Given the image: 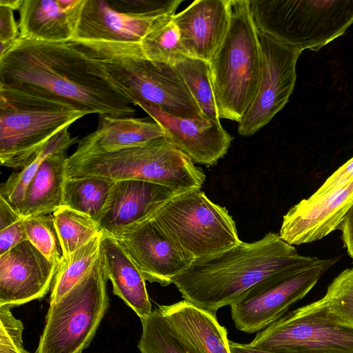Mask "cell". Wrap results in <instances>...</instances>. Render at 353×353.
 <instances>
[{"instance_id": "d6986e66", "label": "cell", "mask_w": 353, "mask_h": 353, "mask_svg": "<svg viewBox=\"0 0 353 353\" xmlns=\"http://www.w3.org/2000/svg\"><path fill=\"white\" fill-rule=\"evenodd\" d=\"M174 194L165 186L144 181H114L97 223L103 234H110L147 219Z\"/></svg>"}, {"instance_id": "8fae6325", "label": "cell", "mask_w": 353, "mask_h": 353, "mask_svg": "<svg viewBox=\"0 0 353 353\" xmlns=\"http://www.w3.org/2000/svg\"><path fill=\"white\" fill-rule=\"evenodd\" d=\"M339 259H318L297 272L273 276L261 282L230 305L235 327L252 334L277 321L302 299Z\"/></svg>"}, {"instance_id": "44dd1931", "label": "cell", "mask_w": 353, "mask_h": 353, "mask_svg": "<svg viewBox=\"0 0 353 353\" xmlns=\"http://www.w3.org/2000/svg\"><path fill=\"white\" fill-rule=\"evenodd\" d=\"M158 309L170 328L192 353H231L227 330L215 315L184 299Z\"/></svg>"}, {"instance_id": "1f68e13d", "label": "cell", "mask_w": 353, "mask_h": 353, "mask_svg": "<svg viewBox=\"0 0 353 353\" xmlns=\"http://www.w3.org/2000/svg\"><path fill=\"white\" fill-rule=\"evenodd\" d=\"M321 299L332 321L353 328V268L341 272Z\"/></svg>"}, {"instance_id": "ac0fdd59", "label": "cell", "mask_w": 353, "mask_h": 353, "mask_svg": "<svg viewBox=\"0 0 353 353\" xmlns=\"http://www.w3.org/2000/svg\"><path fill=\"white\" fill-rule=\"evenodd\" d=\"M172 19L183 54L209 63L229 28L230 0H196Z\"/></svg>"}, {"instance_id": "d6a6232c", "label": "cell", "mask_w": 353, "mask_h": 353, "mask_svg": "<svg viewBox=\"0 0 353 353\" xmlns=\"http://www.w3.org/2000/svg\"><path fill=\"white\" fill-rule=\"evenodd\" d=\"M28 240L48 259L60 263L63 256L52 214L25 218Z\"/></svg>"}, {"instance_id": "f1b7e54d", "label": "cell", "mask_w": 353, "mask_h": 353, "mask_svg": "<svg viewBox=\"0 0 353 353\" xmlns=\"http://www.w3.org/2000/svg\"><path fill=\"white\" fill-rule=\"evenodd\" d=\"M52 215L63 257L103 234L97 221L67 206H61Z\"/></svg>"}, {"instance_id": "5bb4252c", "label": "cell", "mask_w": 353, "mask_h": 353, "mask_svg": "<svg viewBox=\"0 0 353 353\" xmlns=\"http://www.w3.org/2000/svg\"><path fill=\"white\" fill-rule=\"evenodd\" d=\"M165 17L134 11L124 0H85L70 41L140 43Z\"/></svg>"}, {"instance_id": "ab89813d", "label": "cell", "mask_w": 353, "mask_h": 353, "mask_svg": "<svg viewBox=\"0 0 353 353\" xmlns=\"http://www.w3.org/2000/svg\"><path fill=\"white\" fill-rule=\"evenodd\" d=\"M23 0H0V6L8 7L13 10H19Z\"/></svg>"}, {"instance_id": "4316f807", "label": "cell", "mask_w": 353, "mask_h": 353, "mask_svg": "<svg viewBox=\"0 0 353 353\" xmlns=\"http://www.w3.org/2000/svg\"><path fill=\"white\" fill-rule=\"evenodd\" d=\"M174 67L185 82L203 117L220 121L209 63L183 55Z\"/></svg>"}, {"instance_id": "d590c367", "label": "cell", "mask_w": 353, "mask_h": 353, "mask_svg": "<svg viewBox=\"0 0 353 353\" xmlns=\"http://www.w3.org/2000/svg\"><path fill=\"white\" fill-rule=\"evenodd\" d=\"M19 36L13 10L0 6V57L6 53Z\"/></svg>"}, {"instance_id": "f35d334b", "label": "cell", "mask_w": 353, "mask_h": 353, "mask_svg": "<svg viewBox=\"0 0 353 353\" xmlns=\"http://www.w3.org/2000/svg\"><path fill=\"white\" fill-rule=\"evenodd\" d=\"M231 353H278L251 346L249 343H239L229 341Z\"/></svg>"}, {"instance_id": "4fadbf2b", "label": "cell", "mask_w": 353, "mask_h": 353, "mask_svg": "<svg viewBox=\"0 0 353 353\" xmlns=\"http://www.w3.org/2000/svg\"><path fill=\"white\" fill-rule=\"evenodd\" d=\"M109 235L125 251L145 281L163 287L171 284L195 260L150 216Z\"/></svg>"}, {"instance_id": "5b68a950", "label": "cell", "mask_w": 353, "mask_h": 353, "mask_svg": "<svg viewBox=\"0 0 353 353\" xmlns=\"http://www.w3.org/2000/svg\"><path fill=\"white\" fill-rule=\"evenodd\" d=\"M230 8L227 34L209 65L219 117L238 123L257 93L261 52L248 0H230Z\"/></svg>"}, {"instance_id": "836d02e7", "label": "cell", "mask_w": 353, "mask_h": 353, "mask_svg": "<svg viewBox=\"0 0 353 353\" xmlns=\"http://www.w3.org/2000/svg\"><path fill=\"white\" fill-rule=\"evenodd\" d=\"M27 240L25 218L0 196V255Z\"/></svg>"}, {"instance_id": "d4e9b609", "label": "cell", "mask_w": 353, "mask_h": 353, "mask_svg": "<svg viewBox=\"0 0 353 353\" xmlns=\"http://www.w3.org/2000/svg\"><path fill=\"white\" fill-rule=\"evenodd\" d=\"M69 127H65L50 138L20 171L13 172L1 183L0 196L5 199L18 212L28 184L44 160L54 153L68 151L73 144L79 141L77 137L71 136Z\"/></svg>"}, {"instance_id": "3957f363", "label": "cell", "mask_w": 353, "mask_h": 353, "mask_svg": "<svg viewBox=\"0 0 353 353\" xmlns=\"http://www.w3.org/2000/svg\"><path fill=\"white\" fill-rule=\"evenodd\" d=\"M75 43L87 58L92 71L107 79L132 105L145 102L176 117H203L174 65L147 59L139 43Z\"/></svg>"}, {"instance_id": "e0dca14e", "label": "cell", "mask_w": 353, "mask_h": 353, "mask_svg": "<svg viewBox=\"0 0 353 353\" xmlns=\"http://www.w3.org/2000/svg\"><path fill=\"white\" fill-rule=\"evenodd\" d=\"M353 205V179L314 199H305L283 216L280 237L290 245L321 240L339 229Z\"/></svg>"}, {"instance_id": "8d00e7d4", "label": "cell", "mask_w": 353, "mask_h": 353, "mask_svg": "<svg viewBox=\"0 0 353 353\" xmlns=\"http://www.w3.org/2000/svg\"><path fill=\"white\" fill-rule=\"evenodd\" d=\"M353 179V157L331 174L309 199H317Z\"/></svg>"}, {"instance_id": "7402d4cb", "label": "cell", "mask_w": 353, "mask_h": 353, "mask_svg": "<svg viewBox=\"0 0 353 353\" xmlns=\"http://www.w3.org/2000/svg\"><path fill=\"white\" fill-rule=\"evenodd\" d=\"M164 137L161 125L148 118L100 115L97 129L79 140L77 154L111 152Z\"/></svg>"}, {"instance_id": "30bf717a", "label": "cell", "mask_w": 353, "mask_h": 353, "mask_svg": "<svg viewBox=\"0 0 353 353\" xmlns=\"http://www.w3.org/2000/svg\"><path fill=\"white\" fill-rule=\"evenodd\" d=\"M249 344L278 353H353V328L332 321L321 299L286 313Z\"/></svg>"}, {"instance_id": "ffe728a7", "label": "cell", "mask_w": 353, "mask_h": 353, "mask_svg": "<svg viewBox=\"0 0 353 353\" xmlns=\"http://www.w3.org/2000/svg\"><path fill=\"white\" fill-rule=\"evenodd\" d=\"M85 0H23L19 37L43 42L70 41Z\"/></svg>"}, {"instance_id": "7c38bea8", "label": "cell", "mask_w": 353, "mask_h": 353, "mask_svg": "<svg viewBox=\"0 0 353 353\" xmlns=\"http://www.w3.org/2000/svg\"><path fill=\"white\" fill-rule=\"evenodd\" d=\"M258 37L261 74L257 93L238 122V133L243 137L257 132L288 102L295 85L296 63L301 53L259 32Z\"/></svg>"}, {"instance_id": "9c48e42d", "label": "cell", "mask_w": 353, "mask_h": 353, "mask_svg": "<svg viewBox=\"0 0 353 353\" xmlns=\"http://www.w3.org/2000/svg\"><path fill=\"white\" fill-rule=\"evenodd\" d=\"M150 217L194 259L224 252L241 241L227 209L201 189L174 194Z\"/></svg>"}, {"instance_id": "4dcf8cb0", "label": "cell", "mask_w": 353, "mask_h": 353, "mask_svg": "<svg viewBox=\"0 0 353 353\" xmlns=\"http://www.w3.org/2000/svg\"><path fill=\"white\" fill-rule=\"evenodd\" d=\"M141 322L140 353H192L170 328L158 307Z\"/></svg>"}, {"instance_id": "cb8c5ba5", "label": "cell", "mask_w": 353, "mask_h": 353, "mask_svg": "<svg viewBox=\"0 0 353 353\" xmlns=\"http://www.w3.org/2000/svg\"><path fill=\"white\" fill-rule=\"evenodd\" d=\"M68 151L48 157L29 183L19 212L24 218L52 214L63 204Z\"/></svg>"}, {"instance_id": "74e56055", "label": "cell", "mask_w": 353, "mask_h": 353, "mask_svg": "<svg viewBox=\"0 0 353 353\" xmlns=\"http://www.w3.org/2000/svg\"><path fill=\"white\" fill-rule=\"evenodd\" d=\"M339 229L342 231L344 246L353 261V205L345 215Z\"/></svg>"}, {"instance_id": "83f0119b", "label": "cell", "mask_w": 353, "mask_h": 353, "mask_svg": "<svg viewBox=\"0 0 353 353\" xmlns=\"http://www.w3.org/2000/svg\"><path fill=\"white\" fill-rule=\"evenodd\" d=\"M103 235L63 257L51 287L50 304L59 301L92 268L101 254Z\"/></svg>"}, {"instance_id": "9a60e30c", "label": "cell", "mask_w": 353, "mask_h": 353, "mask_svg": "<svg viewBox=\"0 0 353 353\" xmlns=\"http://www.w3.org/2000/svg\"><path fill=\"white\" fill-rule=\"evenodd\" d=\"M59 265L28 240L0 255V306L12 307L44 297Z\"/></svg>"}, {"instance_id": "277c9868", "label": "cell", "mask_w": 353, "mask_h": 353, "mask_svg": "<svg viewBox=\"0 0 353 353\" xmlns=\"http://www.w3.org/2000/svg\"><path fill=\"white\" fill-rule=\"evenodd\" d=\"M90 176L144 181L175 194L201 189L206 178L203 170L164 137L119 151L68 157L66 178Z\"/></svg>"}, {"instance_id": "ba28073f", "label": "cell", "mask_w": 353, "mask_h": 353, "mask_svg": "<svg viewBox=\"0 0 353 353\" xmlns=\"http://www.w3.org/2000/svg\"><path fill=\"white\" fill-rule=\"evenodd\" d=\"M101 252L89 271L59 301L50 304L35 353H83L109 306Z\"/></svg>"}, {"instance_id": "2e32d148", "label": "cell", "mask_w": 353, "mask_h": 353, "mask_svg": "<svg viewBox=\"0 0 353 353\" xmlns=\"http://www.w3.org/2000/svg\"><path fill=\"white\" fill-rule=\"evenodd\" d=\"M137 105L161 125L164 138L187 154L194 163L213 166L230 148L232 137L220 121L203 117H176L145 102H140Z\"/></svg>"}, {"instance_id": "6da1fadb", "label": "cell", "mask_w": 353, "mask_h": 353, "mask_svg": "<svg viewBox=\"0 0 353 353\" xmlns=\"http://www.w3.org/2000/svg\"><path fill=\"white\" fill-rule=\"evenodd\" d=\"M0 85L52 97L90 114L129 117L135 108L105 78L94 74L72 41L18 37L0 57Z\"/></svg>"}, {"instance_id": "484cf974", "label": "cell", "mask_w": 353, "mask_h": 353, "mask_svg": "<svg viewBox=\"0 0 353 353\" xmlns=\"http://www.w3.org/2000/svg\"><path fill=\"white\" fill-rule=\"evenodd\" d=\"M114 181L102 177L66 178L63 205L85 214L97 221Z\"/></svg>"}, {"instance_id": "8992f818", "label": "cell", "mask_w": 353, "mask_h": 353, "mask_svg": "<svg viewBox=\"0 0 353 353\" xmlns=\"http://www.w3.org/2000/svg\"><path fill=\"white\" fill-rule=\"evenodd\" d=\"M256 30L301 52L317 51L353 24V0H248Z\"/></svg>"}, {"instance_id": "603a6c76", "label": "cell", "mask_w": 353, "mask_h": 353, "mask_svg": "<svg viewBox=\"0 0 353 353\" xmlns=\"http://www.w3.org/2000/svg\"><path fill=\"white\" fill-rule=\"evenodd\" d=\"M101 252L114 294L121 298L140 319L148 317L152 310L146 281L132 260L109 234L103 235Z\"/></svg>"}, {"instance_id": "52a82bcc", "label": "cell", "mask_w": 353, "mask_h": 353, "mask_svg": "<svg viewBox=\"0 0 353 353\" xmlns=\"http://www.w3.org/2000/svg\"><path fill=\"white\" fill-rule=\"evenodd\" d=\"M88 114L64 101L0 85V163L22 168L58 132Z\"/></svg>"}, {"instance_id": "f546056e", "label": "cell", "mask_w": 353, "mask_h": 353, "mask_svg": "<svg viewBox=\"0 0 353 353\" xmlns=\"http://www.w3.org/2000/svg\"><path fill=\"white\" fill-rule=\"evenodd\" d=\"M173 16L161 19L139 43L141 52L147 59L174 65L184 55L179 30Z\"/></svg>"}, {"instance_id": "7a4b0ae2", "label": "cell", "mask_w": 353, "mask_h": 353, "mask_svg": "<svg viewBox=\"0 0 353 353\" xmlns=\"http://www.w3.org/2000/svg\"><path fill=\"white\" fill-rule=\"evenodd\" d=\"M318 258L299 254L279 234L269 232L256 241L195 259L172 279L184 300L216 316L261 282L297 272Z\"/></svg>"}, {"instance_id": "e575fe53", "label": "cell", "mask_w": 353, "mask_h": 353, "mask_svg": "<svg viewBox=\"0 0 353 353\" xmlns=\"http://www.w3.org/2000/svg\"><path fill=\"white\" fill-rule=\"evenodd\" d=\"M11 308L0 306V353H30L23 346V323L13 315Z\"/></svg>"}]
</instances>
